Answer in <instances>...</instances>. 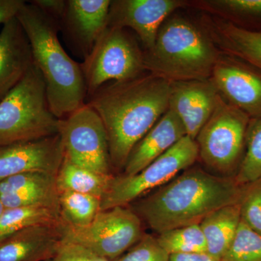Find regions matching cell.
<instances>
[{
    "instance_id": "obj_1",
    "label": "cell",
    "mask_w": 261,
    "mask_h": 261,
    "mask_svg": "<svg viewBox=\"0 0 261 261\" xmlns=\"http://www.w3.org/2000/svg\"><path fill=\"white\" fill-rule=\"evenodd\" d=\"M171 82L153 73L104 84L86 102L107 132L112 167L124 168L132 150L168 110Z\"/></svg>"
},
{
    "instance_id": "obj_2",
    "label": "cell",
    "mask_w": 261,
    "mask_h": 261,
    "mask_svg": "<svg viewBox=\"0 0 261 261\" xmlns=\"http://www.w3.org/2000/svg\"><path fill=\"white\" fill-rule=\"evenodd\" d=\"M245 186L201 168H188L137 205L141 217L159 233L200 224L206 216L241 200Z\"/></svg>"
},
{
    "instance_id": "obj_3",
    "label": "cell",
    "mask_w": 261,
    "mask_h": 261,
    "mask_svg": "<svg viewBox=\"0 0 261 261\" xmlns=\"http://www.w3.org/2000/svg\"><path fill=\"white\" fill-rule=\"evenodd\" d=\"M16 18L28 38L33 63L42 73L51 112L63 119L86 103L81 63L63 49L58 38V21L36 5L25 3Z\"/></svg>"
},
{
    "instance_id": "obj_4",
    "label": "cell",
    "mask_w": 261,
    "mask_h": 261,
    "mask_svg": "<svg viewBox=\"0 0 261 261\" xmlns=\"http://www.w3.org/2000/svg\"><path fill=\"white\" fill-rule=\"evenodd\" d=\"M221 51L203 27L185 17H169L153 47L145 51L147 72L170 82L211 79Z\"/></svg>"
},
{
    "instance_id": "obj_5",
    "label": "cell",
    "mask_w": 261,
    "mask_h": 261,
    "mask_svg": "<svg viewBox=\"0 0 261 261\" xmlns=\"http://www.w3.org/2000/svg\"><path fill=\"white\" fill-rule=\"evenodd\" d=\"M61 120L51 112L42 73L33 64L0 101V146L58 135Z\"/></svg>"
},
{
    "instance_id": "obj_6",
    "label": "cell",
    "mask_w": 261,
    "mask_h": 261,
    "mask_svg": "<svg viewBox=\"0 0 261 261\" xmlns=\"http://www.w3.org/2000/svg\"><path fill=\"white\" fill-rule=\"evenodd\" d=\"M250 118L220 95L195 139L198 159L217 176L234 177L245 154Z\"/></svg>"
},
{
    "instance_id": "obj_7",
    "label": "cell",
    "mask_w": 261,
    "mask_h": 261,
    "mask_svg": "<svg viewBox=\"0 0 261 261\" xmlns=\"http://www.w3.org/2000/svg\"><path fill=\"white\" fill-rule=\"evenodd\" d=\"M87 97L104 84L123 82L146 73L145 50L127 29L108 27L81 63Z\"/></svg>"
},
{
    "instance_id": "obj_8",
    "label": "cell",
    "mask_w": 261,
    "mask_h": 261,
    "mask_svg": "<svg viewBox=\"0 0 261 261\" xmlns=\"http://www.w3.org/2000/svg\"><path fill=\"white\" fill-rule=\"evenodd\" d=\"M198 157L195 140L185 136L137 174L113 176L101 197L100 211L124 207L149 190L162 187L191 167Z\"/></svg>"
},
{
    "instance_id": "obj_9",
    "label": "cell",
    "mask_w": 261,
    "mask_h": 261,
    "mask_svg": "<svg viewBox=\"0 0 261 261\" xmlns=\"http://www.w3.org/2000/svg\"><path fill=\"white\" fill-rule=\"evenodd\" d=\"M63 240L88 249L113 261L142 239L140 216L130 209L116 207L99 211L90 224L84 226H61Z\"/></svg>"
},
{
    "instance_id": "obj_10",
    "label": "cell",
    "mask_w": 261,
    "mask_h": 261,
    "mask_svg": "<svg viewBox=\"0 0 261 261\" xmlns=\"http://www.w3.org/2000/svg\"><path fill=\"white\" fill-rule=\"evenodd\" d=\"M59 135L64 159L102 175H111L107 132L97 112L87 103L61 120Z\"/></svg>"
},
{
    "instance_id": "obj_11",
    "label": "cell",
    "mask_w": 261,
    "mask_h": 261,
    "mask_svg": "<svg viewBox=\"0 0 261 261\" xmlns=\"http://www.w3.org/2000/svg\"><path fill=\"white\" fill-rule=\"evenodd\" d=\"M211 80L220 95L251 119L261 117V70L247 62L221 53Z\"/></svg>"
},
{
    "instance_id": "obj_12",
    "label": "cell",
    "mask_w": 261,
    "mask_h": 261,
    "mask_svg": "<svg viewBox=\"0 0 261 261\" xmlns=\"http://www.w3.org/2000/svg\"><path fill=\"white\" fill-rule=\"evenodd\" d=\"M182 0H116L111 1L108 27L129 29L145 51L153 47L161 27L175 10L187 6Z\"/></svg>"
},
{
    "instance_id": "obj_13",
    "label": "cell",
    "mask_w": 261,
    "mask_h": 261,
    "mask_svg": "<svg viewBox=\"0 0 261 261\" xmlns=\"http://www.w3.org/2000/svg\"><path fill=\"white\" fill-rule=\"evenodd\" d=\"M64 160L61 135L0 146V181L20 173L57 176Z\"/></svg>"
},
{
    "instance_id": "obj_14",
    "label": "cell",
    "mask_w": 261,
    "mask_h": 261,
    "mask_svg": "<svg viewBox=\"0 0 261 261\" xmlns=\"http://www.w3.org/2000/svg\"><path fill=\"white\" fill-rule=\"evenodd\" d=\"M111 0H67L60 30L72 50L83 59L89 56L108 27Z\"/></svg>"
},
{
    "instance_id": "obj_15",
    "label": "cell",
    "mask_w": 261,
    "mask_h": 261,
    "mask_svg": "<svg viewBox=\"0 0 261 261\" xmlns=\"http://www.w3.org/2000/svg\"><path fill=\"white\" fill-rule=\"evenodd\" d=\"M220 97L211 79L171 82L168 110L179 118L187 136L195 140Z\"/></svg>"
},
{
    "instance_id": "obj_16",
    "label": "cell",
    "mask_w": 261,
    "mask_h": 261,
    "mask_svg": "<svg viewBox=\"0 0 261 261\" xmlns=\"http://www.w3.org/2000/svg\"><path fill=\"white\" fill-rule=\"evenodd\" d=\"M33 64L28 38L18 19H12L0 32V101L20 82Z\"/></svg>"
},
{
    "instance_id": "obj_17",
    "label": "cell",
    "mask_w": 261,
    "mask_h": 261,
    "mask_svg": "<svg viewBox=\"0 0 261 261\" xmlns=\"http://www.w3.org/2000/svg\"><path fill=\"white\" fill-rule=\"evenodd\" d=\"M61 226H32L13 233L0 241V261L55 258L63 240Z\"/></svg>"
},
{
    "instance_id": "obj_18",
    "label": "cell",
    "mask_w": 261,
    "mask_h": 261,
    "mask_svg": "<svg viewBox=\"0 0 261 261\" xmlns=\"http://www.w3.org/2000/svg\"><path fill=\"white\" fill-rule=\"evenodd\" d=\"M202 27L221 53L236 57L261 70V32L245 28L231 20L202 15Z\"/></svg>"
},
{
    "instance_id": "obj_19",
    "label": "cell",
    "mask_w": 261,
    "mask_h": 261,
    "mask_svg": "<svg viewBox=\"0 0 261 261\" xmlns=\"http://www.w3.org/2000/svg\"><path fill=\"white\" fill-rule=\"evenodd\" d=\"M187 136L179 118L168 110L132 150L124 174H137Z\"/></svg>"
},
{
    "instance_id": "obj_20",
    "label": "cell",
    "mask_w": 261,
    "mask_h": 261,
    "mask_svg": "<svg viewBox=\"0 0 261 261\" xmlns=\"http://www.w3.org/2000/svg\"><path fill=\"white\" fill-rule=\"evenodd\" d=\"M240 221V202L221 207L201 221L209 255L221 260L232 243Z\"/></svg>"
},
{
    "instance_id": "obj_21",
    "label": "cell",
    "mask_w": 261,
    "mask_h": 261,
    "mask_svg": "<svg viewBox=\"0 0 261 261\" xmlns=\"http://www.w3.org/2000/svg\"><path fill=\"white\" fill-rule=\"evenodd\" d=\"M60 209L44 206L5 208L0 216V241L25 228L37 226H61Z\"/></svg>"
},
{
    "instance_id": "obj_22",
    "label": "cell",
    "mask_w": 261,
    "mask_h": 261,
    "mask_svg": "<svg viewBox=\"0 0 261 261\" xmlns=\"http://www.w3.org/2000/svg\"><path fill=\"white\" fill-rule=\"evenodd\" d=\"M112 175H102L80 167L64 159L56 176L59 192L70 191L102 197Z\"/></svg>"
},
{
    "instance_id": "obj_23",
    "label": "cell",
    "mask_w": 261,
    "mask_h": 261,
    "mask_svg": "<svg viewBox=\"0 0 261 261\" xmlns=\"http://www.w3.org/2000/svg\"><path fill=\"white\" fill-rule=\"evenodd\" d=\"M59 200L63 221L70 226H87L100 211L101 198L97 196L63 191Z\"/></svg>"
},
{
    "instance_id": "obj_24",
    "label": "cell",
    "mask_w": 261,
    "mask_h": 261,
    "mask_svg": "<svg viewBox=\"0 0 261 261\" xmlns=\"http://www.w3.org/2000/svg\"><path fill=\"white\" fill-rule=\"evenodd\" d=\"M233 178L243 187L261 180V117L250 120L245 154Z\"/></svg>"
},
{
    "instance_id": "obj_25",
    "label": "cell",
    "mask_w": 261,
    "mask_h": 261,
    "mask_svg": "<svg viewBox=\"0 0 261 261\" xmlns=\"http://www.w3.org/2000/svg\"><path fill=\"white\" fill-rule=\"evenodd\" d=\"M158 241L168 255L207 252L200 224H192L159 233Z\"/></svg>"
},
{
    "instance_id": "obj_26",
    "label": "cell",
    "mask_w": 261,
    "mask_h": 261,
    "mask_svg": "<svg viewBox=\"0 0 261 261\" xmlns=\"http://www.w3.org/2000/svg\"><path fill=\"white\" fill-rule=\"evenodd\" d=\"M220 261H261V235L241 220L232 243Z\"/></svg>"
},
{
    "instance_id": "obj_27",
    "label": "cell",
    "mask_w": 261,
    "mask_h": 261,
    "mask_svg": "<svg viewBox=\"0 0 261 261\" xmlns=\"http://www.w3.org/2000/svg\"><path fill=\"white\" fill-rule=\"evenodd\" d=\"M240 209L242 221L261 235V180L245 186Z\"/></svg>"
},
{
    "instance_id": "obj_28",
    "label": "cell",
    "mask_w": 261,
    "mask_h": 261,
    "mask_svg": "<svg viewBox=\"0 0 261 261\" xmlns=\"http://www.w3.org/2000/svg\"><path fill=\"white\" fill-rule=\"evenodd\" d=\"M55 185L57 182L54 175L38 172L20 173L0 181V195Z\"/></svg>"
},
{
    "instance_id": "obj_29",
    "label": "cell",
    "mask_w": 261,
    "mask_h": 261,
    "mask_svg": "<svg viewBox=\"0 0 261 261\" xmlns=\"http://www.w3.org/2000/svg\"><path fill=\"white\" fill-rule=\"evenodd\" d=\"M206 9L243 18H261V0H211L200 2Z\"/></svg>"
},
{
    "instance_id": "obj_30",
    "label": "cell",
    "mask_w": 261,
    "mask_h": 261,
    "mask_svg": "<svg viewBox=\"0 0 261 261\" xmlns=\"http://www.w3.org/2000/svg\"><path fill=\"white\" fill-rule=\"evenodd\" d=\"M169 256L157 238L146 235L126 254L113 261H169Z\"/></svg>"
},
{
    "instance_id": "obj_31",
    "label": "cell",
    "mask_w": 261,
    "mask_h": 261,
    "mask_svg": "<svg viewBox=\"0 0 261 261\" xmlns=\"http://www.w3.org/2000/svg\"><path fill=\"white\" fill-rule=\"evenodd\" d=\"M55 259L57 261H111L85 247L63 240Z\"/></svg>"
},
{
    "instance_id": "obj_32",
    "label": "cell",
    "mask_w": 261,
    "mask_h": 261,
    "mask_svg": "<svg viewBox=\"0 0 261 261\" xmlns=\"http://www.w3.org/2000/svg\"><path fill=\"white\" fill-rule=\"evenodd\" d=\"M31 3L60 23L66 8L65 0H34Z\"/></svg>"
},
{
    "instance_id": "obj_33",
    "label": "cell",
    "mask_w": 261,
    "mask_h": 261,
    "mask_svg": "<svg viewBox=\"0 0 261 261\" xmlns=\"http://www.w3.org/2000/svg\"><path fill=\"white\" fill-rule=\"evenodd\" d=\"M27 2L23 0H0V24L16 18Z\"/></svg>"
},
{
    "instance_id": "obj_34",
    "label": "cell",
    "mask_w": 261,
    "mask_h": 261,
    "mask_svg": "<svg viewBox=\"0 0 261 261\" xmlns=\"http://www.w3.org/2000/svg\"><path fill=\"white\" fill-rule=\"evenodd\" d=\"M169 261H220L207 252L201 253L174 254L169 256Z\"/></svg>"
},
{
    "instance_id": "obj_35",
    "label": "cell",
    "mask_w": 261,
    "mask_h": 261,
    "mask_svg": "<svg viewBox=\"0 0 261 261\" xmlns=\"http://www.w3.org/2000/svg\"><path fill=\"white\" fill-rule=\"evenodd\" d=\"M5 207L3 205V202H2L1 200H0V216L3 214V211H5Z\"/></svg>"
},
{
    "instance_id": "obj_36",
    "label": "cell",
    "mask_w": 261,
    "mask_h": 261,
    "mask_svg": "<svg viewBox=\"0 0 261 261\" xmlns=\"http://www.w3.org/2000/svg\"><path fill=\"white\" fill-rule=\"evenodd\" d=\"M49 261H57V260H56V259L53 258V259H51V260H49Z\"/></svg>"
}]
</instances>
